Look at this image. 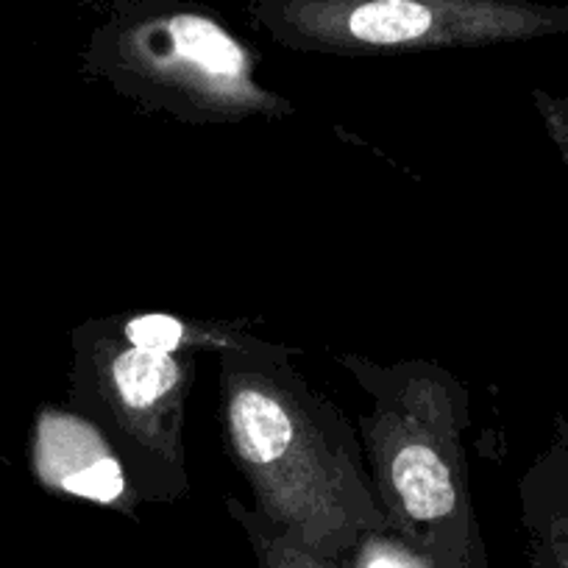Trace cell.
<instances>
[{
    "label": "cell",
    "instance_id": "6da1fadb",
    "mask_svg": "<svg viewBox=\"0 0 568 568\" xmlns=\"http://www.w3.org/2000/svg\"><path fill=\"white\" fill-rule=\"evenodd\" d=\"M291 357L260 337L217 352L223 438L251 507L343 566L359 540L387 532V518L352 420Z\"/></svg>",
    "mask_w": 568,
    "mask_h": 568
},
{
    "label": "cell",
    "instance_id": "7a4b0ae2",
    "mask_svg": "<svg viewBox=\"0 0 568 568\" xmlns=\"http://www.w3.org/2000/svg\"><path fill=\"white\" fill-rule=\"evenodd\" d=\"M332 359L365 393L359 444L387 532L429 568H490L468 477L466 385L429 359Z\"/></svg>",
    "mask_w": 568,
    "mask_h": 568
},
{
    "label": "cell",
    "instance_id": "3957f363",
    "mask_svg": "<svg viewBox=\"0 0 568 568\" xmlns=\"http://www.w3.org/2000/svg\"><path fill=\"white\" fill-rule=\"evenodd\" d=\"M84 68L145 109L195 125L284 118L256 57L217 14L184 0H118L84 48Z\"/></svg>",
    "mask_w": 568,
    "mask_h": 568
},
{
    "label": "cell",
    "instance_id": "277c9868",
    "mask_svg": "<svg viewBox=\"0 0 568 568\" xmlns=\"http://www.w3.org/2000/svg\"><path fill=\"white\" fill-rule=\"evenodd\" d=\"M195 354H171L125 341L114 318L73 332L70 407L101 426L123 457L142 501L187 494L184 402Z\"/></svg>",
    "mask_w": 568,
    "mask_h": 568
},
{
    "label": "cell",
    "instance_id": "5b68a950",
    "mask_svg": "<svg viewBox=\"0 0 568 568\" xmlns=\"http://www.w3.org/2000/svg\"><path fill=\"white\" fill-rule=\"evenodd\" d=\"M248 18L276 45L329 57L488 48L568 26L524 0H248Z\"/></svg>",
    "mask_w": 568,
    "mask_h": 568
},
{
    "label": "cell",
    "instance_id": "8992f818",
    "mask_svg": "<svg viewBox=\"0 0 568 568\" xmlns=\"http://www.w3.org/2000/svg\"><path fill=\"white\" fill-rule=\"evenodd\" d=\"M31 471L42 488L57 496L90 501L131 518L142 505L120 452L101 426L75 407L45 404L37 409Z\"/></svg>",
    "mask_w": 568,
    "mask_h": 568
},
{
    "label": "cell",
    "instance_id": "52a82bcc",
    "mask_svg": "<svg viewBox=\"0 0 568 568\" xmlns=\"http://www.w3.org/2000/svg\"><path fill=\"white\" fill-rule=\"evenodd\" d=\"M527 568H568V418L557 415L549 444L518 479Z\"/></svg>",
    "mask_w": 568,
    "mask_h": 568
},
{
    "label": "cell",
    "instance_id": "ba28073f",
    "mask_svg": "<svg viewBox=\"0 0 568 568\" xmlns=\"http://www.w3.org/2000/svg\"><path fill=\"white\" fill-rule=\"evenodd\" d=\"M114 326L134 346L171 354H217L223 348L251 346L256 341L254 335L237 329V326L212 324V321H184L179 315L165 313L114 315Z\"/></svg>",
    "mask_w": 568,
    "mask_h": 568
},
{
    "label": "cell",
    "instance_id": "9c48e42d",
    "mask_svg": "<svg viewBox=\"0 0 568 568\" xmlns=\"http://www.w3.org/2000/svg\"><path fill=\"white\" fill-rule=\"evenodd\" d=\"M223 505H226L229 516L237 521V527L248 538L256 568H343L341 562L315 555L296 535L276 527L262 513H256L251 505H243L234 496H226Z\"/></svg>",
    "mask_w": 568,
    "mask_h": 568
},
{
    "label": "cell",
    "instance_id": "30bf717a",
    "mask_svg": "<svg viewBox=\"0 0 568 568\" xmlns=\"http://www.w3.org/2000/svg\"><path fill=\"white\" fill-rule=\"evenodd\" d=\"M343 568H429L393 532H371L343 560Z\"/></svg>",
    "mask_w": 568,
    "mask_h": 568
},
{
    "label": "cell",
    "instance_id": "8fae6325",
    "mask_svg": "<svg viewBox=\"0 0 568 568\" xmlns=\"http://www.w3.org/2000/svg\"><path fill=\"white\" fill-rule=\"evenodd\" d=\"M535 101H538V109L544 112L546 123H549L551 136H555L557 145H560L562 160H566V165H568V101L540 95V92L535 95Z\"/></svg>",
    "mask_w": 568,
    "mask_h": 568
},
{
    "label": "cell",
    "instance_id": "7c38bea8",
    "mask_svg": "<svg viewBox=\"0 0 568 568\" xmlns=\"http://www.w3.org/2000/svg\"><path fill=\"white\" fill-rule=\"evenodd\" d=\"M3 468H7V460H3V455H0V471H3Z\"/></svg>",
    "mask_w": 568,
    "mask_h": 568
}]
</instances>
